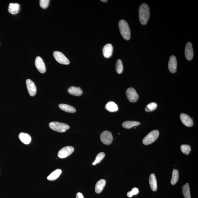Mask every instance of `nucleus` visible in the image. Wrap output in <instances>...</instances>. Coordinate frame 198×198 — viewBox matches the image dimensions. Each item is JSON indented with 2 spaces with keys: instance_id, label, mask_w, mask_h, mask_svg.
<instances>
[{
  "instance_id": "f257e3e1",
  "label": "nucleus",
  "mask_w": 198,
  "mask_h": 198,
  "mask_svg": "<svg viewBox=\"0 0 198 198\" xmlns=\"http://www.w3.org/2000/svg\"><path fill=\"white\" fill-rule=\"evenodd\" d=\"M139 19L142 25L147 23L150 17V10L147 4L143 3L140 6L139 10Z\"/></svg>"
},
{
  "instance_id": "f03ea898",
  "label": "nucleus",
  "mask_w": 198,
  "mask_h": 198,
  "mask_svg": "<svg viewBox=\"0 0 198 198\" xmlns=\"http://www.w3.org/2000/svg\"><path fill=\"white\" fill-rule=\"evenodd\" d=\"M118 27L120 33L125 40H128L130 39L131 32L129 25L125 20L122 19L118 23Z\"/></svg>"
},
{
  "instance_id": "7ed1b4c3",
  "label": "nucleus",
  "mask_w": 198,
  "mask_h": 198,
  "mask_svg": "<svg viewBox=\"0 0 198 198\" xmlns=\"http://www.w3.org/2000/svg\"><path fill=\"white\" fill-rule=\"evenodd\" d=\"M49 126L53 130L59 132H64L69 129V125L59 122H54L50 123Z\"/></svg>"
},
{
  "instance_id": "20e7f679",
  "label": "nucleus",
  "mask_w": 198,
  "mask_h": 198,
  "mask_svg": "<svg viewBox=\"0 0 198 198\" xmlns=\"http://www.w3.org/2000/svg\"><path fill=\"white\" fill-rule=\"evenodd\" d=\"M159 135V132L158 130H154L152 131L143 138V144L145 145L151 144L157 140Z\"/></svg>"
},
{
  "instance_id": "39448f33",
  "label": "nucleus",
  "mask_w": 198,
  "mask_h": 198,
  "mask_svg": "<svg viewBox=\"0 0 198 198\" xmlns=\"http://www.w3.org/2000/svg\"><path fill=\"white\" fill-rule=\"evenodd\" d=\"M74 151V148L72 146H67L64 147L60 150L58 153L59 158L64 159L69 156Z\"/></svg>"
},
{
  "instance_id": "423d86ee",
  "label": "nucleus",
  "mask_w": 198,
  "mask_h": 198,
  "mask_svg": "<svg viewBox=\"0 0 198 198\" xmlns=\"http://www.w3.org/2000/svg\"><path fill=\"white\" fill-rule=\"evenodd\" d=\"M53 56L56 60L59 63L63 65L69 64V60L62 53L58 51H54Z\"/></svg>"
},
{
  "instance_id": "0eeeda50",
  "label": "nucleus",
  "mask_w": 198,
  "mask_h": 198,
  "mask_svg": "<svg viewBox=\"0 0 198 198\" xmlns=\"http://www.w3.org/2000/svg\"><path fill=\"white\" fill-rule=\"evenodd\" d=\"M100 139L101 142L104 144H111L113 140L112 134L109 131H104L101 134Z\"/></svg>"
},
{
  "instance_id": "6e6552de",
  "label": "nucleus",
  "mask_w": 198,
  "mask_h": 198,
  "mask_svg": "<svg viewBox=\"0 0 198 198\" xmlns=\"http://www.w3.org/2000/svg\"><path fill=\"white\" fill-rule=\"evenodd\" d=\"M126 94L127 98L130 102H136L139 98L138 95L133 88L130 87L127 89Z\"/></svg>"
},
{
  "instance_id": "1a4fd4ad",
  "label": "nucleus",
  "mask_w": 198,
  "mask_h": 198,
  "mask_svg": "<svg viewBox=\"0 0 198 198\" xmlns=\"http://www.w3.org/2000/svg\"><path fill=\"white\" fill-rule=\"evenodd\" d=\"M35 65L39 72L42 73H45L46 67L44 61L40 57H37L35 60Z\"/></svg>"
},
{
  "instance_id": "9d476101",
  "label": "nucleus",
  "mask_w": 198,
  "mask_h": 198,
  "mask_svg": "<svg viewBox=\"0 0 198 198\" xmlns=\"http://www.w3.org/2000/svg\"><path fill=\"white\" fill-rule=\"evenodd\" d=\"M26 83L29 94L32 97L34 96L37 93V89L34 82L30 79H28L26 80Z\"/></svg>"
},
{
  "instance_id": "9b49d317",
  "label": "nucleus",
  "mask_w": 198,
  "mask_h": 198,
  "mask_svg": "<svg viewBox=\"0 0 198 198\" xmlns=\"http://www.w3.org/2000/svg\"><path fill=\"white\" fill-rule=\"evenodd\" d=\"M177 62L176 58L174 55H171L170 57L168 64V67L170 72L172 73H175L177 71Z\"/></svg>"
},
{
  "instance_id": "f8f14e48",
  "label": "nucleus",
  "mask_w": 198,
  "mask_h": 198,
  "mask_svg": "<svg viewBox=\"0 0 198 198\" xmlns=\"http://www.w3.org/2000/svg\"><path fill=\"white\" fill-rule=\"evenodd\" d=\"M185 55L188 60H191L193 57V51L191 43L189 42L186 44L185 48Z\"/></svg>"
},
{
  "instance_id": "ddd939ff",
  "label": "nucleus",
  "mask_w": 198,
  "mask_h": 198,
  "mask_svg": "<svg viewBox=\"0 0 198 198\" xmlns=\"http://www.w3.org/2000/svg\"><path fill=\"white\" fill-rule=\"evenodd\" d=\"M181 122L185 126L191 127L193 126V122L190 117L186 114H182L180 115Z\"/></svg>"
},
{
  "instance_id": "4468645a",
  "label": "nucleus",
  "mask_w": 198,
  "mask_h": 198,
  "mask_svg": "<svg viewBox=\"0 0 198 198\" xmlns=\"http://www.w3.org/2000/svg\"><path fill=\"white\" fill-rule=\"evenodd\" d=\"M113 51V47L111 44H106L102 49L103 55L106 58H109L112 55Z\"/></svg>"
},
{
  "instance_id": "2eb2a0df",
  "label": "nucleus",
  "mask_w": 198,
  "mask_h": 198,
  "mask_svg": "<svg viewBox=\"0 0 198 198\" xmlns=\"http://www.w3.org/2000/svg\"><path fill=\"white\" fill-rule=\"evenodd\" d=\"M68 91L70 94L75 96H79L83 94V91L80 87L71 86L68 89Z\"/></svg>"
},
{
  "instance_id": "dca6fc26",
  "label": "nucleus",
  "mask_w": 198,
  "mask_h": 198,
  "mask_svg": "<svg viewBox=\"0 0 198 198\" xmlns=\"http://www.w3.org/2000/svg\"><path fill=\"white\" fill-rule=\"evenodd\" d=\"M19 138L24 144H30L31 141V137L29 134L24 132H21L19 134Z\"/></svg>"
},
{
  "instance_id": "f3484780",
  "label": "nucleus",
  "mask_w": 198,
  "mask_h": 198,
  "mask_svg": "<svg viewBox=\"0 0 198 198\" xmlns=\"http://www.w3.org/2000/svg\"><path fill=\"white\" fill-rule=\"evenodd\" d=\"M150 188L153 192H155L157 189V180L154 174H152L150 176L149 179Z\"/></svg>"
},
{
  "instance_id": "a211bd4d",
  "label": "nucleus",
  "mask_w": 198,
  "mask_h": 198,
  "mask_svg": "<svg viewBox=\"0 0 198 198\" xmlns=\"http://www.w3.org/2000/svg\"><path fill=\"white\" fill-rule=\"evenodd\" d=\"M106 183V181L104 179H100L97 183L95 186V192L96 193H101L104 189Z\"/></svg>"
},
{
  "instance_id": "6ab92c4d",
  "label": "nucleus",
  "mask_w": 198,
  "mask_h": 198,
  "mask_svg": "<svg viewBox=\"0 0 198 198\" xmlns=\"http://www.w3.org/2000/svg\"><path fill=\"white\" fill-rule=\"evenodd\" d=\"M105 108L107 111L111 112H115L118 110V105L115 102L112 101H110L107 103L106 105Z\"/></svg>"
},
{
  "instance_id": "aec40b11",
  "label": "nucleus",
  "mask_w": 198,
  "mask_h": 198,
  "mask_svg": "<svg viewBox=\"0 0 198 198\" xmlns=\"http://www.w3.org/2000/svg\"><path fill=\"white\" fill-rule=\"evenodd\" d=\"M59 107L60 109L65 112L73 113L76 112V110L74 107L66 104H60Z\"/></svg>"
},
{
  "instance_id": "412c9836",
  "label": "nucleus",
  "mask_w": 198,
  "mask_h": 198,
  "mask_svg": "<svg viewBox=\"0 0 198 198\" xmlns=\"http://www.w3.org/2000/svg\"><path fill=\"white\" fill-rule=\"evenodd\" d=\"M61 173H62V170L61 169H58L56 170L48 176L47 177V179L50 181L55 180L59 177Z\"/></svg>"
},
{
  "instance_id": "4be33fe9",
  "label": "nucleus",
  "mask_w": 198,
  "mask_h": 198,
  "mask_svg": "<svg viewBox=\"0 0 198 198\" xmlns=\"http://www.w3.org/2000/svg\"><path fill=\"white\" fill-rule=\"evenodd\" d=\"M140 125V122L137 121H125L122 124V126L125 129H130L134 127L138 126Z\"/></svg>"
},
{
  "instance_id": "5701e85b",
  "label": "nucleus",
  "mask_w": 198,
  "mask_h": 198,
  "mask_svg": "<svg viewBox=\"0 0 198 198\" xmlns=\"http://www.w3.org/2000/svg\"><path fill=\"white\" fill-rule=\"evenodd\" d=\"M20 6L18 3H11L9 4L8 11L10 13L15 15L19 12Z\"/></svg>"
},
{
  "instance_id": "b1692460",
  "label": "nucleus",
  "mask_w": 198,
  "mask_h": 198,
  "mask_svg": "<svg viewBox=\"0 0 198 198\" xmlns=\"http://www.w3.org/2000/svg\"><path fill=\"white\" fill-rule=\"evenodd\" d=\"M182 193L185 198H191L189 184L186 183L183 186Z\"/></svg>"
},
{
  "instance_id": "393cba45",
  "label": "nucleus",
  "mask_w": 198,
  "mask_h": 198,
  "mask_svg": "<svg viewBox=\"0 0 198 198\" xmlns=\"http://www.w3.org/2000/svg\"><path fill=\"white\" fill-rule=\"evenodd\" d=\"M179 171L177 170L174 169L172 174V178L171 180V183L172 185H175L179 180Z\"/></svg>"
},
{
  "instance_id": "a878e982",
  "label": "nucleus",
  "mask_w": 198,
  "mask_h": 198,
  "mask_svg": "<svg viewBox=\"0 0 198 198\" xmlns=\"http://www.w3.org/2000/svg\"><path fill=\"white\" fill-rule=\"evenodd\" d=\"M116 70L117 73L118 74L122 73L123 71V65L120 60H118L117 61L116 64Z\"/></svg>"
},
{
  "instance_id": "bb28decb",
  "label": "nucleus",
  "mask_w": 198,
  "mask_h": 198,
  "mask_svg": "<svg viewBox=\"0 0 198 198\" xmlns=\"http://www.w3.org/2000/svg\"><path fill=\"white\" fill-rule=\"evenodd\" d=\"M105 156V153L104 152H100L98 153L96 157L95 160L93 163V165H95L96 164L100 163L104 158Z\"/></svg>"
},
{
  "instance_id": "cd10ccee",
  "label": "nucleus",
  "mask_w": 198,
  "mask_h": 198,
  "mask_svg": "<svg viewBox=\"0 0 198 198\" xmlns=\"http://www.w3.org/2000/svg\"><path fill=\"white\" fill-rule=\"evenodd\" d=\"M181 150L182 152L186 155H188L190 153L191 147L188 145H183L181 146Z\"/></svg>"
},
{
  "instance_id": "c85d7f7f",
  "label": "nucleus",
  "mask_w": 198,
  "mask_h": 198,
  "mask_svg": "<svg viewBox=\"0 0 198 198\" xmlns=\"http://www.w3.org/2000/svg\"><path fill=\"white\" fill-rule=\"evenodd\" d=\"M157 106V104L155 102L150 103L146 106L145 110L147 112L153 111L156 109Z\"/></svg>"
},
{
  "instance_id": "c756f323",
  "label": "nucleus",
  "mask_w": 198,
  "mask_h": 198,
  "mask_svg": "<svg viewBox=\"0 0 198 198\" xmlns=\"http://www.w3.org/2000/svg\"><path fill=\"white\" fill-rule=\"evenodd\" d=\"M50 1L49 0H40V7L44 9H46Z\"/></svg>"
},
{
  "instance_id": "7c9ffc66",
  "label": "nucleus",
  "mask_w": 198,
  "mask_h": 198,
  "mask_svg": "<svg viewBox=\"0 0 198 198\" xmlns=\"http://www.w3.org/2000/svg\"><path fill=\"white\" fill-rule=\"evenodd\" d=\"M131 192H132V194H133V195H136L139 193V189H138L137 188H134L132 189Z\"/></svg>"
},
{
  "instance_id": "2f4dec72",
  "label": "nucleus",
  "mask_w": 198,
  "mask_h": 198,
  "mask_svg": "<svg viewBox=\"0 0 198 198\" xmlns=\"http://www.w3.org/2000/svg\"><path fill=\"white\" fill-rule=\"evenodd\" d=\"M76 198H84L83 195L81 193H78L77 194Z\"/></svg>"
},
{
  "instance_id": "473e14b6",
  "label": "nucleus",
  "mask_w": 198,
  "mask_h": 198,
  "mask_svg": "<svg viewBox=\"0 0 198 198\" xmlns=\"http://www.w3.org/2000/svg\"><path fill=\"white\" fill-rule=\"evenodd\" d=\"M127 196L129 198H131L132 197V196H133V195L132 194V192L129 191V192H128L127 193Z\"/></svg>"
},
{
  "instance_id": "72a5a7b5",
  "label": "nucleus",
  "mask_w": 198,
  "mask_h": 198,
  "mask_svg": "<svg viewBox=\"0 0 198 198\" xmlns=\"http://www.w3.org/2000/svg\"><path fill=\"white\" fill-rule=\"evenodd\" d=\"M102 2H108V1L107 0H105V1H104V0H102L101 1Z\"/></svg>"
},
{
  "instance_id": "f704fd0d",
  "label": "nucleus",
  "mask_w": 198,
  "mask_h": 198,
  "mask_svg": "<svg viewBox=\"0 0 198 198\" xmlns=\"http://www.w3.org/2000/svg\"><path fill=\"white\" fill-rule=\"evenodd\" d=\"M0 174H1V173H0Z\"/></svg>"
}]
</instances>
